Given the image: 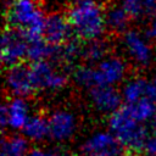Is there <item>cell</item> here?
<instances>
[{"instance_id":"cell-1","label":"cell","mask_w":156,"mask_h":156,"mask_svg":"<svg viewBox=\"0 0 156 156\" xmlns=\"http://www.w3.org/2000/svg\"><path fill=\"white\" fill-rule=\"evenodd\" d=\"M67 17L80 41L100 39L106 32V11L100 0H73Z\"/></svg>"},{"instance_id":"cell-2","label":"cell","mask_w":156,"mask_h":156,"mask_svg":"<svg viewBox=\"0 0 156 156\" xmlns=\"http://www.w3.org/2000/svg\"><path fill=\"white\" fill-rule=\"evenodd\" d=\"M5 20L7 27L22 32L30 40L43 37L46 16L37 0H17L10 2Z\"/></svg>"},{"instance_id":"cell-3","label":"cell","mask_w":156,"mask_h":156,"mask_svg":"<svg viewBox=\"0 0 156 156\" xmlns=\"http://www.w3.org/2000/svg\"><path fill=\"white\" fill-rule=\"evenodd\" d=\"M108 128L119 143L133 155L144 151V145L150 130L130 115L126 105L110 115Z\"/></svg>"},{"instance_id":"cell-4","label":"cell","mask_w":156,"mask_h":156,"mask_svg":"<svg viewBox=\"0 0 156 156\" xmlns=\"http://www.w3.org/2000/svg\"><path fill=\"white\" fill-rule=\"evenodd\" d=\"M29 66L37 91H58L68 82L67 73L57 68L52 60L30 62Z\"/></svg>"},{"instance_id":"cell-5","label":"cell","mask_w":156,"mask_h":156,"mask_svg":"<svg viewBox=\"0 0 156 156\" xmlns=\"http://www.w3.org/2000/svg\"><path fill=\"white\" fill-rule=\"evenodd\" d=\"M79 156H134L126 149L112 132H96L80 147Z\"/></svg>"},{"instance_id":"cell-6","label":"cell","mask_w":156,"mask_h":156,"mask_svg":"<svg viewBox=\"0 0 156 156\" xmlns=\"http://www.w3.org/2000/svg\"><path fill=\"white\" fill-rule=\"evenodd\" d=\"M127 63L119 56H106L100 62L91 65V88L122 83L127 76Z\"/></svg>"},{"instance_id":"cell-7","label":"cell","mask_w":156,"mask_h":156,"mask_svg":"<svg viewBox=\"0 0 156 156\" xmlns=\"http://www.w3.org/2000/svg\"><path fill=\"white\" fill-rule=\"evenodd\" d=\"M29 39L20 30L7 27L1 37V62L9 68L22 63L28 56Z\"/></svg>"},{"instance_id":"cell-8","label":"cell","mask_w":156,"mask_h":156,"mask_svg":"<svg viewBox=\"0 0 156 156\" xmlns=\"http://www.w3.org/2000/svg\"><path fill=\"white\" fill-rule=\"evenodd\" d=\"M122 46L126 50L129 58L141 67H146L154 58V51L150 44V39L144 37L140 32L128 29L122 33Z\"/></svg>"},{"instance_id":"cell-9","label":"cell","mask_w":156,"mask_h":156,"mask_svg":"<svg viewBox=\"0 0 156 156\" xmlns=\"http://www.w3.org/2000/svg\"><path fill=\"white\" fill-rule=\"evenodd\" d=\"M5 87L12 96L28 98L33 95L37 89L33 82L30 66L22 62L9 67L5 73Z\"/></svg>"},{"instance_id":"cell-10","label":"cell","mask_w":156,"mask_h":156,"mask_svg":"<svg viewBox=\"0 0 156 156\" xmlns=\"http://www.w3.org/2000/svg\"><path fill=\"white\" fill-rule=\"evenodd\" d=\"M29 117V105L26 101V98L12 96L1 106L0 119L2 130L7 127L13 130H22Z\"/></svg>"},{"instance_id":"cell-11","label":"cell","mask_w":156,"mask_h":156,"mask_svg":"<svg viewBox=\"0 0 156 156\" xmlns=\"http://www.w3.org/2000/svg\"><path fill=\"white\" fill-rule=\"evenodd\" d=\"M73 29L67 15L54 12L46 16L43 38L54 46H61L72 39Z\"/></svg>"},{"instance_id":"cell-12","label":"cell","mask_w":156,"mask_h":156,"mask_svg":"<svg viewBox=\"0 0 156 156\" xmlns=\"http://www.w3.org/2000/svg\"><path fill=\"white\" fill-rule=\"evenodd\" d=\"M89 99L98 111L108 115L117 111L123 104L121 90L113 85H99L90 88Z\"/></svg>"},{"instance_id":"cell-13","label":"cell","mask_w":156,"mask_h":156,"mask_svg":"<svg viewBox=\"0 0 156 156\" xmlns=\"http://www.w3.org/2000/svg\"><path fill=\"white\" fill-rule=\"evenodd\" d=\"M50 138L56 141L71 139L77 129L76 116L67 110H56L49 117Z\"/></svg>"},{"instance_id":"cell-14","label":"cell","mask_w":156,"mask_h":156,"mask_svg":"<svg viewBox=\"0 0 156 156\" xmlns=\"http://www.w3.org/2000/svg\"><path fill=\"white\" fill-rule=\"evenodd\" d=\"M22 132L24 136L32 141H43L44 139L50 136L49 117H45L40 113L30 115Z\"/></svg>"},{"instance_id":"cell-15","label":"cell","mask_w":156,"mask_h":156,"mask_svg":"<svg viewBox=\"0 0 156 156\" xmlns=\"http://www.w3.org/2000/svg\"><path fill=\"white\" fill-rule=\"evenodd\" d=\"M130 17L121 4L113 5L106 10V27L112 33H124L128 30Z\"/></svg>"},{"instance_id":"cell-16","label":"cell","mask_w":156,"mask_h":156,"mask_svg":"<svg viewBox=\"0 0 156 156\" xmlns=\"http://www.w3.org/2000/svg\"><path fill=\"white\" fill-rule=\"evenodd\" d=\"M119 4L132 20L151 17L156 13V0H121Z\"/></svg>"},{"instance_id":"cell-17","label":"cell","mask_w":156,"mask_h":156,"mask_svg":"<svg viewBox=\"0 0 156 156\" xmlns=\"http://www.w3.org/2000/svg\"><path fill=\"white\" fill-rule=\"evenodd\" d=\"M146 83L147 80L141 77H133L127 79L121 89L123 102L133 104L140 99H143L146 94Z\"/></svg>"},{"instance_id":"cell-18","label":"cell","mask_w":156,"mask_h":156,"mask_svg":"<svg viewBox=\"0 0 156 156\" xmlns=\"http://www.w3.org/2000/svg\"><path fill=\"white\" fill-rule=\"evenodd\" d=\"M56 51V46L51 45L43 37L30 39L28 46V56L27 60L30 62L43 61V60H52Z\"/></svg>"},{"instance_id":"cell-19","label":"cell","mask_w":156,"mask_h":156,"mask_svg":"<svg viewBox=\"0 0 156 156\" xmlns=\"http://www.w3.org/2000/svg\"><path fill=\"white\" fill-rule=\"evenodd\" d=\"M79 58H82V45L71 39L66 44L56 46L52 61L60 62L65 66H74Z\"/></svg>"},{"instance_id":"cell-20","label":"cell","mask_w":156,"mask_h":156,"mask_svg":"<svg viewBox=\"0 0 156 156\" xmlns=\"http://www.w3.org/2000/svg\"><path fill=\"white\" fill-rule=\"evenodd\" d=\"M107 52L108 45L101 38L90 41H84V45L82 46V58L90 65H95L104 60L107 56Z\"/></svg>"},{"instance_id":"cell-21","label":"cell","mask_w":156,"mask_h":156,"mask_svg":"<svg viewBox=\"0 0 156 156\" xmlns=\"http://www.w3.org/2000/svg\"><path fill=\"white\" fill-rule=\"evenodd\" d=\"M126 107L130 115L140 123L150 122L156 116V104L146 96L133 104H126Z\"/></svg>"},{"instance_id":"cell-22","label":"cell","mask_w":156,"mask_h":156,"mask_svg":"<svg viewBox=\"0 0 156 156\" xmlns=\"http://www.w3.org/2000/svg\"><path fill=\"white\" fill-rule=\"evenodd\" d=\"M29 145L23 135H4L1 141V156H27Z\"/></svg>"},{"instance_id":"cell-23","label":"cell","mask_w":156,"mask_h":156,"mask_svg":"<svg viewBox=\"0 0 156 156\" xmlns=\"http://www.w3.org/2000/svg\"><path fill=\"white\" fill-rule=\"evenodd\" d=\"M62 149L55 147V149H40V147H34L28 151L27 156H61Z\"/></svg>"},{"instance_id":"cell-24","label":"cell","mask_w":156,"mask_h":156,"mask_svg":"<svg viewBox=\"0 0 156 156\" xmlns=\"http://www.w3.org/2000/svg\"><path fill=\"white\" fill-rule=\"evenodd\" d=\"M144 152L146 156H156V132L150 130L144 145Z\"/></svg>"},{"instance_id":"cell-25","label":"cell","mask_w":156,"mask_h":156,"mask_svg":"<svg viewBox=\"0 0 156 156\" xmlns=\"http://www.w3.org/2000/svg\"><path fill=\"white\" fill-rule=\"evenodd\" d=\"M146 98H149L151 101H154L156 104V77L147 79L146 83Z\"/></svg>"},{"instance_id":"cell-26","label":"cell","mask_w":156,"mask_h":156,"mask_svg":"<svg viewBox=\"0 0 156 156\" xmlns=\"http://www.w3.org/2000/svg\"><path fill=\"white\" fill-rule=\"evenodd\" d=\"M146 37L152 41H156V13L150 18V22L146 29Z\"/></svg>"},{"instance_id":"cell-27","label":"cell","mask_w":156,"mask_h":156,"mask_svg":"<svg viewBox=\"0 0 156 156\" xmlns=\"http://www.w3.org/2000/svg\"><path fill=\"white\" fill-rule=\"evenodd\" d=\"M61 156H77V155H74V154H71V152H67V151L62 150V154H61Z\"/></svg>"},{"instance_id":"cell-28","label":"cell","mask_w":156,"mask_h":156,"mask_svg":"<svg viewBox=\"0 0 156 156\" xmlns=\"http://www.w3.org/2000/svg\"><path fill=\"white\" fill-rule=\"evenodd\" d=\"M7 1H10V2H13V1H17V0H7Z\"/></svg>"}]
</instances>
